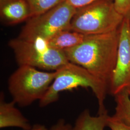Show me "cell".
Returning <instances> with one entry per match:
<instances>
[{
    "instance_id": "obj_1",
    "label": "cell",
    "mask_w": 130,
    "mask_h": 130,
    "mask_svg": "<svg viewBox=\"0 0 130 130\" xmlns=\"http://www.w3.org/2000/svg\"><path fill=\"white\" fill-rule=\"evenodd\" d=\"M119 42V28L111 32L85 35L81 43L64 51L70 62L85 68L109 86Z\"/></svg>"
},
{
    "instance_id": "obj_2",
    "label": "cell",
    "mask_w": 130,
    "mask_h": 130,
    "mask_svg": "<svg viewBox=\"0 0 130 130\" xmlns=\"http://www.w3.org/2000/svg\"><path fill=\"white\" fill-rule=\"evenodd\" d=\"M55 78L46 93L40 100L39 106L45 107L58 100L60 93L78 87L91 89L98 100V115L107 113L105 105L108 84L83 67L70 62L56 70Z\"/></svg>"
},
{
    "instance_id": "obj_3",
    "label": "cell",
    "mask_w": 130,
    "mask_h": 130,
    "mask_svg": "<svg viewBox=\"0 0 130 130\" xmlns=\"http://www.w3.org/2000/svg\"><path fill=\"white\" fill-rule=\"evenodd\" d=\"M124 19L113 0H98L76 9L70 29L85 35L105 34L118 30Z\"/></svg>"
},
{
    "instance_id": "obj_4",
    "label": "cell",
    "mask_w": 130,
    "mask_h": 130,
    "mask_svg": "<svg viewBox=\"0 0 130 130\" xmlns=\"http://www.w3.org/2000/svg\"><path fill=\"white\" fill-rule=\"evenodd\" d=\"M56 74V71H41L30 66H19L8 81L12 100L21 107L39 101L46 93Z\"/></svg>"
},
{
    "instance_id": "obj_5",
    "label": "cell",
    "mask_w": 130,
    "mask_h": 130,
    "mask_svg": "<svg viewBox=\"0 0 130 130\" xmlns=\"http://www.w3.org/2000/svg\"><path fill=\"white\" fill-rule=\"evenodd\" d=\"M76 11L65 1L46 12L28 19L18 37L47 42L61 31L70 29L71 21Z\"/></svg>"
},
{
    "instance_id": "obj_6",
    "label": "cell",
    "mask_w": 130,
    "mask_h": 130,
    "mask_svg": "<svg viewBox=\"0 0 130 130\" xmlns=\"http://www.w3.org/2000/svg\"><path fill=\"white\" fill-rule=\"evenodd\" d=\"M8 45L19 66L56 71L70 61L65 52L49 46L46 42L31 41L19 37L11 40Z\"/></svg>"
},
{
    "instance_id": "obj_7",
    "label": "cell",
    "mask_w": 130,
    "mask_h": 130,
    "mask_svg": "<svg viewBox=\"0 0 130 130\" xmlns=\"http://www.w3.org/2000/svg\"><path fill=\"white\" fill-rule=\"evenodd\" d=\"M130 89V31L129 20L124 19L119 28L116 64L109 84V92L115 96Z\"/></svg>"
},
{
    "instance_id": "obj_8",
    "label": "cell",
    "mask_w": 130,
    "mask_h": 130,
    "mask_svg": "<svg viewBox=\"0 0 130 130\" xmlns=\"http://www.w3.org/2000/svg\"><path fill=\"white\" fill-rule=\"evenodd\" d=\"M15 103L12 100L6 102L3 92L0 94V128L17 127L23 130L30 129L31 125L28 119L15 107Z\"/></svg>"
},
{
    "instance_id": "obj_9",
    "label": "cell",
    "mask_w": 130,
    "mask_h": 130,
    "mask_svg": "<svg viewBox=\"0 0 130 130\" xmlns=\"http://www.w3.org/2000/svg\"><path fill=\"white\" fill-rule=\"evenodd\" d=\"M1 19L5 24L12 25L27 21L31 18L26 0H6L0 3Z\"/></svg>"
},
{
    "instance_id": "obj_10",
    "label": "cell",
    "mask_w": 130,
    "mask_h": 130,
    "mask_svg": "<svg viewBox=\"0 0 130 130\" xmlns=\"http://www.w3.org/2000/svg\"><path fill=\"white\" fill-rule=\"evenodd\" d=\"M85 36V35L76 31L64 30L56 33L46 42L52 48L64 51L81 43Z\"/></svg>"
},
{
    "instance_id": "obj_11",
    "label": "cell",
    "mask_w": 130,
    "mask_h": 130,
    "mask_svg": "<svg viewBox=\"0 0 130 130\" xmlns=\"http://www.w3.org/2000/svg\"><path fill=\"white\" fill-rule=\"evenodd\" d=\"M108 117V113L93 116L90 110L86 109L76 119L72 130H104L107 127Z\"/></svg>"
},
{
    "instance_id": "obj_12",
    "label": "cell",
    "mask_w": 130,
    "mask_h": 130,
    "mask_svg": "<svg viewBox=\"0 0 130 130\" xmlns=\"http://www.w3.org/2000/svg\"><path fill=\"white\" fill-rule=\"evenodd\" d=\"M130 95L128 90L116 95L115 112L112 116L117 121L130 126Z\"/></svg>"
},
{
    "instance_id": "obj_13",
    "label": "cell",
    "mask_w": 130,
    "mask_h": 130,
    "mask_svg": "<svg viewBox=\"0 0 130 130\" xmlns=\"http://www.w3.org/2000/svg\"><path fill=\"white\" fill-rule=\"evenodd\" d=\"M29 7L31 17L43 13L66 0H26Z\"/></svg>"
},
{
    "instance_id": "obj_14",
    "label": "cell",
    "mask_w": 130,
    "mask_h": 130,
    "mask_svg": "<svg viewBox=\"0 0 130 130\" xmlns=\"http://www.w3.org/2000/svg\"><path fill=\"white\" fill-rule=\"evenodd\" d=\"M117 11L124 19H130V0H113Z\"/></svg>"
},
{
    "instance_id": "obj_15",
    "label": "cell",
    "mask_w": 130,
    "mask_h": 130,
    "mask_svg": "<svg viewBox=\"0 0 130 130\" xmlns=\"http://www.w3.org/2000/svg\"><path fill=\"white\" fill-rule=\"evenodd\" d=\"M107 127L111 130H130V126L126 125L110 116L108 118Z\"/></svg>"
},
{
    "instance_id": "obj_16",
    "label": "cell",
    "mask_w": 130,
    "mask_h": 130,
    "mask_svg": "<svg viewBox=\"0 0 130 130\" xmlns=\"http://www.w3.org/2000/svg\"><path fill=\"white\" fill-rule=\"evenodd\" d=\"M72 126L67 122L64 119H59L49 130H72Z\"/></svg>"
},
{
    "instance_id": "obj_17",
    "label": "cell",
    "mask_w": 130,
    "mask_h": 130,
    "mask_svg": "<svg viewBox=\"0 0 130 130\" xmlns=\"http://www.w3.org/2000/svg\"><path fill=\"white\" fill-rule=\"evenodd\" d=\"M70 5L76 9L90 5L98 0H66Z\"/></svg>"
},
{
    "instance_id": "obj_18",
    "label": "cell",
    "mask_w": 130,
    "mask_h": 130,
    "mask_svg": "<svg viewBox=\"0 0 130 130\" xmlns=\"http://www.w3.org/2000/svg\"><path fill=\"white\" fill-rule=\"evenodd\" d=\"M28 130H48L44 125L41 124H35L31 128Z\"/></svg>"
},
{
    "instance_id": "obj_19",
    "label": "cell",
    "mask_w": 130,
    "mask_h": 130,
    "mask_svg": "<svg viewBox=\"0 0 130 130\" xmlns=\"http://www.w3.org/2000/svg\"><path fill=\"white\" fill-rule=\"evenodd\" d=\"M129 20V19H128ZM129 28H130V19L129 20Z\"/></svg>"
},
{
    "instance_id": "obj_20",
    "label": "cell",
    "mask_w": 130,
    "mask_h": 130,
    "mask_svg": "<svg viewBox=\"0 0 130 130\" xmlns=\"http://www.w3.org/2000/svg\"><path fill=\"white\" fill-rule=\"evenodd\" d=\"M5 1H6V0H0V3H2V2H4Z\"/></svg>"
},
{
    "instance_id": "obj_21",
    "label": "cell",
    "mask_w": 130,
    "mask_h": 130,
    "mask_svg": "<svg viewBox=\"0 0 130 130\" xmlns=\"http://www.w3.org/2000/svg\"><path fill=\"white\" fill-rule=\"evenodd\" d=\"M128 93H129V95H130V89H129L128 90Z\"/></svg>"
}]
</instances>
